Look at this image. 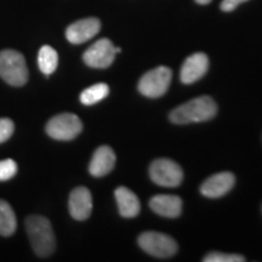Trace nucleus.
<instances>
[{
	"label": "nucleus",
	"instance_id": "nucleus-15",
	"mask_svg": "<svg viewBox=\"0 0 262 262\" xmlns=\"http://www.w3.org/2000/svg\"><path fill=\"white\" fill-rule=\"evenodd\" d=\"M119 214L125 219H134L140 214L141 205L137 195L126 187H118L114 192Z\"/></svg>",
	"mask_w": 262,
	"mask_h": 262
},
{
	"label": "nucleus",
	"instance_id": "nucleus-17",
	"mask_svg": "<svg viewBox=\"0 0 262 262\" xmlns=\"http://www.w3.org/2000/svg\"><path fill=\"white\" fill-rule=\"evenodd\" d=\"M38 66L45 75H50L56 71L58 66V55L54 48L44 45L39 50Z\"/></svg>",
	"mask_w": 262,
	"mask_h": 262
},
{
	"label": "nucleus",
	"instance_id": "nucleus-1",
	"mask_svg": "<svg viewBox=\"0 0 262 262\" xmlns=\"http://www.w3.org/2000/svg\"><path fill=\"white\" fill-rule=\"evenodd\" d=\"M217 113V104L210 96L193 98L181 104L170 113V122L179 125L191 123H202L210 120Z\"/></svg>",
	"mask_w": 262,
	"mask_h": 262
},
{
	"label": "nucleus",
	"instance_id": "nucleus-9",
	"mask_svg": "<svg viewBox=\"0 0 262 262\" xmlns=\"http://www.w3.org/2000/svg\"><path fill=\"white\" fill-rule=\"evenodd\" d=\"M101 22L96 17H88L74 22L66 29V38L71 44H83L100 32Z\"/></svg>",
	"mask_w": 262,
	"mask_h": 262
},
{
	"label": "nucleus",
	"instance_id": "nucleus-7",
	"mask_svg": "<svg viewBox=\"0 0 262 262\" xmlns=\"http://www.w3.org/2000/svg\"><path fill=\"white\" fill-rule=\"evenodd\" d=\"M149 176L152 181L162 187H178L183 180L181 166L171 159H157L150 164Z\"/></svg>",
	"mask_w": 262,
	"mask_h": 262
},
{
	"label": "nucleus",
	"instance_id": "nucleus-2",
	"mask_svg": "<svg viewBox=\"0 0 262 262\" xmlns=\"http://www.w3.org/2000/svg\"><path fill=\"white\" fill-rule=\"evenodd\" d=\"M26 229L34 253L40 257H47L56 249L54 229L50 221L44 216L32 215L26 220Z\"/></svg>",
	"mask_w": 262,
	"mask_h": 262
},
{
	"label": "nucleus",
	"instance_id": "nucleus-3",
	"mask_svg": "<svg viewBox=\"0 0 262 262\" xmlns=\"http://www.w3.org/2000/svg\"><path fill=\"white\" fill-rule=\"evenodd\" d=\"M0 77L12 86H24L28 80V68L25 56L16 50L0 52Z\"/></svg>",
	"mask_w": 262,
	"mask_h": 262
},
{
	"label": "nucleus",
	"instance_id": "nucleus-20",
	"mask_svg": "<svg viewBox=\"0 0 262 262\" xmlns=\"http://www.w3.org/2000/svg\"><path fill=\"white\" fill-rule=\"evenodd\" d=\"M17 173V164L12 159L0 160V181H8Z\"/></svg>",
	"mask_w": 262,
	"mask_h": 262
},
{
	"label": "nucleus",
	"instance_id": "nucleus-14",
	"mask_svg": "<svg viewBox=\"0 0 262 262\" xmlns=\"http://www.w3.org/2000/svg\"><path fill=\"white\" fill-rule=\"evenodd\" d=\"M149 206L156 214L163 217L176 219L181 215L182 201L178 195L158 194L150 199Z\"/></svg>",
	"mask_w": 262,
	"mask_h": 262
},
{
	"label": "nucleus",
	"instance_id": "nucleus-13",
	"mask_svg": "<svg viewBox=\"0 0 262 262\" xmlns=\"http://www.w3.org/2000/svg\"><path fill=\"white\" fill-rule=\"evenodd\" d=\"M116 165V155L108 146H101L95 150L89 165V171L94 178H102L112 171Z\"/></svg>",
	"mask_w": 262,
	"mask_h": 262
},
{
	"label": "nucleus",
	"instance_id": "nucleus-16",
	"mask_svg": "<svg viewBox=\"0 0 262 262\" xmlns=\"http://www.w3.org/2000/svg\"><path fill=\"white\" fill-rule=\"evenodd\" d=\"M16 228H17V220L11 205L0 199V235L10 237L15 233Z\"/></svg>",
	"mask_w": 262,
	"mask_h": 262
},
{
	"label": "nucleus",
	"instance_id": "nucleus-6",
	"mask_svg": "<svg viewBox=\"0 0 262 262\" xmlns=\"http://www.w3.org/2000/svg\"><path fill=\"white\" fill-rule=\"evenodd\" d=\"M83 130L79 117L72 113H61L51 118L47 124V134L51 139L58 141L74 140Z\"/></svg>",
	"mask_w": 262,
	"mask_h": 262
},
{
	"label": "nucleus",
	"instance_id": "nucleus-10",
	"mask_svg": "<svg viewBox=\"0 0 262 262\" xmlns=\"http://www.w3.org/2000/svg\"><path fill=\"white\" fill-rule=\"evenodd\" d=\"M235 178L232 172L224 171L215 173L203 182L201 193L206 198H220L233 188Z\"/></svg>",
	"mask_w": 262,
	"mask_h": 262
},
{
	"label": "nucleus",
	"instance_id": "nucleus-19",
	"mask_svg": "<svg viewBox=\"0 0 262 262\" xmlns=\"http://www.w3.org/2000/svg\"><path fill=\"white\" fill-rule=\"evenodd\" d=\"M204 262H244L245 257L242 255L225 254V253H210L203 258Z\"/></svg>",
	"mask_w": 262,
	"mask_h": 262
},
{
	"label": "nucleus",
	"instance_id": "nucleus-22",
	"mask_svg": "<svg viewBox=\"0 0 262 262\" xmlns=\"http://www.w3.org/2000/svg\"><path fill=\"white\" fill-rule=\"evenodd\" d=\"M248 2V0H224L221 3V10L225 12H229L233 11L235 8H238L242 3Z\"/></svg>",
	"mask_w": 262,
	"mask_h": 262
},
{
	"label": "nucleus",
	"instance_id": "nucleus-5",
	"mask_svg": "<svg viewBox=\"0 0 262 262\" xmlns=\"http://www.w3.org/2000/svg\"><path fill=\"white\" fill-rule=\"evenodd\" d=\"M172 71L165 66H160L147 72L139 81V91L143 96L157 98L163 96L170 86Z\"/></svg>",
	"mask_w": 262,
	"mask_h": 262
},
{
	"label": "nucleus",
	"instance_id": "nucleus-11",
	"mask_svg": "<svg viewBox=\"0 0 262 262\" xmlns=\"http://www.w3.org/2000/svg\"><path fill=\"white\" fill-rule=\"evenodd\" d=\"M209 68V58L203 52H195L183 62L180 79L183 84H193L204 77Z\"/></svg>",
	"mask_w": 262,
	"mask_h": 262
},
{
	"label": "nucleus",
	"instance_id": "nucleus-4",
	"mask_svg": "<svg viewBox=\"0 0 262 262\" xmlns=\"http://www.w3.org/2000/svg\"><path fill=\"white\" fill-rule=\"evenodd\" d=\"M140 248L155 257H171L178 253V243L170 235L159 232H145L137 238Z\"/></svg>",
	"mask_w": 262,
	"mask_h": 262
},
{
	"label": "nucleus",
	"instance_id": "nucleus-18",
	"mask_svg": "<svg viewBox=\"0 0 262 262\" xmlns=\"http://www.w3.org/2000/svg\"><path fill=\"white\" fill-rule=\"evenodd\" d=\"M108 94H110V86L104 83H97L80 94V102L85 106H91L104 100Z\"/></svg>",
	"mask_w": 262,
	"mask_h": 262
},
{
	"label": "nucleus",
	"instance_id": "nucleus-12",
	"mask_svg": "<svg viewBox=\"0 0 262 262\" xmlns=\"http://www.w3.org/2000/svg\"><path fill=\"white\" fill-rule=\"evenodd\" d=\"M70 214L74 220L84 221L90 217L93 211V196L86 187H77L70 195Z\"/></svg>",
	"mask_w": 262,
	"mask_h": 262
},
{
	"label": "nucleus",
	"instance_id": "nucleus-23",
	"mask_svg": "<svg viewBox=\"0 0 262 262\" xmlns=\"http://www.w3.org/2000/svg\"><path fill=\"white\" fill-rule=\"evenodd\" d=\"M195 2L198 3V4H201V5H206V4H209L211 0H195Z\"/></svg>",
	"mask_w": 262,
	"mask_h": 262
},
{
	"label": "nucleus",
	"instance_id": "nucleus-8",
	"mask_svg": "<svg viewBox=\"0 0 262 262\" xmlns=\"http://www.w3.org/2000/svg\"><path fill=\"white\" fill-rule=\"evenodd\" d=\"M116 47L110 39H100L84 52L83 60L91 68H108L116 58Z\"/></svg>",
	"mask_w": 262,
	"mask_h": 262
},
{
	"label": "nucleus",
	"instance_id": "nucleus-21",
	"mask_svg": "<svg viewBox=\"0 0 262 262\" xmlns=\"http://www.w3.org/2000/svg\"><path fill=\"white\" fill-rule=\"evenodd\" d=\"M15 130L14 122L8 118H0V143L8 141Z\"/></svg>",
	"mask_w": 262,
	"mask_h": 262
},
{
	"label": "nucleus",
	"instance_id": "nucleus-24",
	"mask_svg": "<svg viewBox=\"0 0 262 262\" xmlns=\"http://www.w3.org/2000/svg\"><path fill=\"white\" fill-rule=\"evenodd\" d=\"M116 52H117V54H119V52H122V49H120V48H116Z\"/></svg>",
	"mask_w": 262,
	"mask_h": 262
}]
</instances>
